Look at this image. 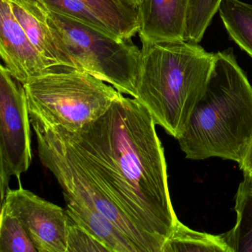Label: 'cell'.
Listing matches in <instances>:
<instances>
[{"mask_svg": "<svg viewBox=\"0 0 252 252\" xmlns=\"http://www.w3.org/2000/svg\"><path fill=\"white\" fill-rule=\"evenodd\" d=\"M51 126L154 252H161L179 218L164 148L146 108L121 93L103 115L78 131Z\"/></svg>", "mask_w": 252, "mask_h": 252, "instance_id": "1", "label": "cell"}, {"mask_svg": "<svg viewBox=\"0 0 252 252\" xmlns=\"http://www.w3.org/2000/svg\"><path fill=\"white\" fill-rule=\"evenodd\" d=\"M252 138V87L233 49L215 53L202 97L179 139L191 160L218 157L241 162Z\"/></svg>", "mask_w": 252, "mask_h": 252, "instance_id": "2", "label": "cell"}, {"mask_svg": "<svg viewBox=\"0 0 252 252\" xmlns=\"http://www.w3.org/2000/svg\"><path fill=\"white\" fill-rule=\"evenodd\" d=\"M215 53L188 41L142 42L136 99L179 139L210 78Z\"/></svg>", "mask_w": 252, "mask_h": 252, "instance_id": "3", "label": "cell"}, {"mask_svg": "<svg viewBox=\"0 0 252 252\" xmlns=\"http://www.w3.org/2000/svg\"><path fill=\"white\" fill-rule=\"evenodd\" d=\"M30 116L75 132L97 120L121 93L75 68L55 70L24 84Z\"/></svg>", "mask_w": 252, "mask_h": 252, "instance_id": "4", "label": "cell"}, {"mask_svg": "<svg viewBox=\"0 0 252 252\" xmlns=\"http://www.w3.org/2000/svg\"><path fill=\"white\" fill-rule=\"evenodd\" d=\"M47 10L75 69L84 71L136 98L140 49L122 39L64 15Z\"/></svg>", "mask_w": 252, "mask_h": 252, "instance_id": "5", "label": "cell"}, {"mask_svg": "<svg viewBox=\"0 0 252 252\" xmlns=\"http://www.w3.org/2000/svg\"><path fill=\"white\" fill-rule=\"evenodd\" d=\"M30 120L36 136L40 160L57 179L64 199L104 215L134 244L138 252H154L140 231L77 159L56 129L34 117L30 116Z\"/></svg>", "mask_w": 252, "mask_h": 252, "instance_id": "6", "label": "cell"}, {"mask_svg": "<svg viewBox=\"0 0 252 252\" xmlns=\"http://www.w3.org/2000/svg\"><path fill=\"white\" fill-rule=\"evenodd\" d=\"M0 62V146L10 177L20 179L32 161L31 120L22 84Z\"/></svg>", "mask_w": 252, "mask_h": 252, "instance_id": "7", "label": "cell"}, {"mask_svg": "<svg viewBox=\"0 0 252 252\" xmlns=\"http://www.w3.org/2000/svg\"><path fill=\"white\" fill-rule=\"evenodd\" d=\"M23 225L38 252H66V210L19 186L8 189L4 204Z\"/></svg>", "mask_w": 252, "mask_h": 252, "instance_id": "8", "label": "cell"}, {"mask_svg": "<svg viewBox=\"0 0 252 252\" xmlns=\"http://www.w3.org/2000/svg\"><path fill=\"white\" fill-rule=\"evenodd\" d=\"M0 59L22 85L55 71L31 44L9 0H0Z\"/></svg>", "mask_w": 252, "mask_h": 252, "instance_id": "9", "label": "cell"}, {"mask_svg": "<svg viewBox=\"0 0 252 252\" xmlns=\"http://www.w3.org/2000/svg\"><path fill=\"white\" fill-rule=\"evenodd\" d=\"M11 9L35 50L55 70L75 68L60 36L38 0H9Z\"/></svg>", "mask_w": 252, "mask_h": 252, "instance_id": "10", "label": "cell"}, {"mask_svg": "<svg viewBox=\"0 0 252 252\" xmlns=\"http://www.w3.org/2000/svg\"><path fill=\"white\" fill-rule=\"evenodd\" d=\"M188 0H140L141 42L185 41Z\"/></svg>", "mask_w": 252, "mask_h": 252, "instance_id": "11", "label": "cell"}, {"mask_svg": "<svg viewBox=\"0 0 252 252\" xmlns=\"http://www.w3.org/2000/svg\"><path fill=\"white\" fill-rule=\"evenodd\" d=\"M68 217L97 238L110 252H138L134 244L100 212L65 199Z\"/></svg>", "mask_w": 252, "mask_h": 252, "instance_id": "12", "label": "cell"}, {"mask_svg": "<svg viewBox=\"0 0 252 252\" xmlns=\"http://www.w3.org/2000/svg\"><path fill=\"white\" fill-rule=\"evenodd\" d=\"M244 175L237 192V222L235 227L223 234L232 252H252V173Z\"/></svg>", "mask_w": 252, "mask_h": 252, "instance_id": "13", "label": "cell"}, {"mask_svg": "<svg viewBox=\"0 0 252 252\" xmlns=\"http://www.w3.org/2000/svg\"><path fill=\"white\" fill-rule=\"evenodd\" d=\"M107 24L113 35L131 40L139 32L138 7L124 0H81Z\"/></svg>", "mask_w": 252, "mask_h": 252, "instance_id": "14", "label": "cell"}, {"mask_svg": "<svg viewBox=\"0 0 252 252\" xmlns=\"http://www.w3.org/2000/svg\"><path fill=\"white\" fill-rule=\"evenodd\" d=\"M218 11L231 39L252 58V4L222 0Z\"/></svg>", "mask_w": 252, "mask_h": 252, "instance_id": "15", "label": "cell"}, {"mask_svg": "<svg viewBox=\"0 0 252 252\" xmlns=\"http://www.w3.org/2000/svg\"><path fill=\"white\" fill-rule=\"evenodd\" d=\"M232 252L223 234L215 235L197 232L177 220L161 252Z\"/></svg>", "mask_w": 252, "mask_h": 252, "instance_id": "16", "label": "cell"}, {"mask_svg": "<svg viewBox=\"0 0 252 252\" xmlns=\"http://www.w3.org/2000/svg\"><path fill=\"white\" fill-rule=\"evenodd\" d=\"M0 252H38L20 220L4 205L0 211Z\"/></svg>", "mask_w": 252, "mask_h": 252, "instance_id": "17", "label": "cell"}, {"mask_svg": "<svg viewBox=\"0 0 252 252\" xmlns=\"http://www.w3.org/2000/svg\"><path fill=\"white\" fill-rule=\"evenodd\" d=\"M222 0H188L185 41L199 43Z\"/></svg>", "mask_w": 252, "mask_h": 252, "instance_id": "18", "label": "cell"}, {"mask_svg": "<svg viewBox=\"0 0 252 252\" xmlns=\"http://www.w3.org/2000/svg\"><path fill=\"white\" fill-rule=\"evenodd\" d=\"M110 252L106 246L69 217L66 252Z\"/></svg>", "mask_w": 252, "mask_h": 252, "instance_id": "19", "label": "cell"}, {"mask_svg": "<svg viewBox=\"0 0 252 252\" xmlns=\"http://www.w3.org/2000/svg\"><path fill=\"white\" fill-rule=\"evenodd\" d=\"M239 166L244 174L252 173V138Z\"/></svg>", "mask_w": 252, "mask_h": 252, "instance_id": "20", "label": "cell"}, {"mask_svg": "<svg viewBox=\"0 0 252 252\" xmlns=\"http://www.w3.org/2000/svg\"><path fill=\"white\" fill-rule=\"evenodd\" d=\"M124 1H126V2L128 3V4H131V5L134 6V7H138L140 0H124Z\"/></svg>", "mask_w": 252, "mask_h": 252, "instance_id": "21", "label": "cell"}]
</instances>
